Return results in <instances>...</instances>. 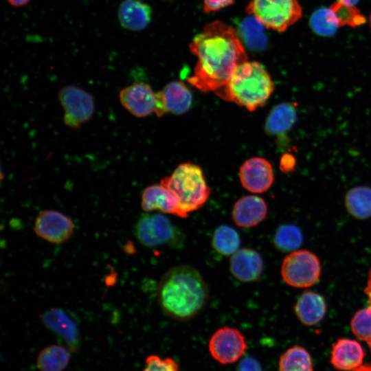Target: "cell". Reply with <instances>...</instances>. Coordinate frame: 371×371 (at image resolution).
<instances>
[{
	"label": "cell",
	"instance_id": "cell-24",
	"mask_svg": "<svg viewBox=\"0 0 371 371\" xmlns=\"http://www.w3.org/2000/svg\"><path fill=\"white\" fill-rule=\"evenodd\" d=\"M265 27L254 16L245 18L240 24L239 32L248 47L254 51L263 50L267 40L264 32Z\"/></svg>",
	"mask_w": 371,
	"mask_h": 371
},
{
	"label": "cell",
	"instance_id": "cell-12",
	"mask_svg": "<svg viewBox=\"0 0 371 371\" xmlns=\"http://www.w3.org/2000/svg\"><path fill=\"white\" fill-rule=\"evenodd\" d=\"M239 177L242 186L254 193L268 190L274 181L271 164L262 157H252L240 166Z\"/></svg>",
	"mask_w": 371,
	"mask_h": 371
},
{
	"label": "cell",
	"instance_id": "cell-14",
	"mask_svg": "<svg viewBox=\"0 0 371 371\" xmlns=\"http://www.w3.org/2000/svg\"><path fill=\"white\" fill-rule=\"evenodd\" d=\"M264 269L260 254L250 248L239 249L231 256L229 269L233 276L243 282L257 280Z\"/></svg>",
	"mask_w": 371,
	"mask_h": 371
},
{
	"label": "cell",
	"instance_id": "cell-33",
	"mask_svg": "<svg viewBox=\"0 0 371 371\" xmlns=\"http://www.w3.org/2000/svg\"><path fill=\"white\" fill-rule=\"evenodd\" d=\"M236 371H262V367L256 359L247 357L240 361Z\"/></svg>",
	"mask_w": 371,
	"mask_h": 371
},
{
	"label": "cell",
	"instance_id": "cell-23",
	"mask_svg": "<svg viewBox=\"0 0 371 371\" xmlns=\"http://www.w3.org/2000/svg\"><path fill=\"white\" fill-rule=\"evenodd\" d=\"M69 359V353L65 347L52 345L40 351L36 363L41 371H63Z\"/></svg>",
	"mask_w": 371,
	"mask_h": 371
},
{
	"label": "cell",
	"instance_id": "cell-16",
	"mask_svg": "<svg viewBox=\"0 0 371 371\" xmlns=\"http://www.w3.org/2000/svg\"><path fill=\"white\" fill-rule=\"evenodd\" d=\"M141 205L147 212L158 210L183 218L176 196L167 188L159 185L146 188L142 194Z\"/></svg>",
	"mask_w": 371,
	"mask_h": 371
},
{
	"label": "cell",
	"instance_id": "cell-15",
	"mask_svg": "<svg viewBox=\"0 0 371 371\" xmlns=\"http://www.w3.org/2000/svg\"><path fill=\"white\" fill-rule=\"evenodd\" d=\"M267 206L264 199L255 195L245 196L234 205L232 216L234 223L243 228L258 225L265 219Z\"/></svg>",
	"mask_w": 371,
	"mask_h": 371
},
{
	"label": "cell",
	"instance_id": "cell-37",
	"mask_svg": "<svg viewBox=\"0 0 371 371\" xmlns=\"http://www.w3.org/2000/svg\"><path fill=\"white\" fill-rule=\"evenodd\" d=\"M352 371H371V365H361Z\"/></svg>",
	"mask_w": 371,
	"mask_h": 371
},
{
	"label": "cell",
	"instance_id": "cell-4",
	"mask_svg": "<svg viewBox=\"0 0 371 371\" xmlns=\"http://www.w3.org/2000/svg\"><path fill=\"white\" fill-rule=\"evenodd\" d=\"M160 184L176 196L183 218L200 209L210 194L201 168L190 162L179 165L170 176L161 180Z\"/></svg>",
	"mask_w": 371,
	"mask_h": 371
},
{
	"label": "cell",
	"instance_id": "cell-9",
	"mask_svg": "<svg viewBox=\"0 0 371 371\" xmlns=\"http://www.w3.org/2000/svg\"><path fill=\"white\" fill-rule=\"evenodd\" d=\"M245 337L238 329L224 326L216 330L210 339L211 356L224 365L238 361L247 349Z\"/></svg>",
	"mask_w": 371,
	"mask_h": 371
},
{
	"label": "cell",
	"instance_id": "cell-39",
	"mask_svg": "<svg viewBox=\"0 0 371 371\" xmlns=\"http://www.w3.org/2000/svg\"><path fill=\"white\" fill-rule=\"evenodd\" d=\"M369 25H370V29H371V14H370V18H369Z\"/></svg>",
	"mask_w": 371,
	"mask_h": 371
},
{
	"label": "cell",
	"instance_id": "cell-27",
	"mask_svg": "<svg viewBox=\"0 0 371 371\" xmlns=\"http://www.w3.org/2000/svg\"><path fill=\"white\" fill-rule=\"evenodd\" d=\"M309 25L314 33L324 37L333 36L340 27L329 7L315 10L311 15Z\"/></svg>",
	"mask_w": 371,
	"mask_h": 371
},
{
	"label": "cell",
	"instance_id": "cell-2",
	"mask_svg": "<svg viewBox=\"0 0 371 371\" xmlns=\"http://www.w3.org/2000/svg\"><path fill=\"white\" fill-rule=\"evenodd\" d=\"M157 298L162 311L178 320L197 315L208 300V287L195 268L186 265L173 267L161 278Z\"/></svg>",
	"mask_w": 371,
	"mask_h": 371
},
{
	"label": "cell",
	"instance_id": "cell-25",
	"mask_svg": "<svg viewBox=\"0 0 371 371\" xmlns=\"http://www.w3.org/2000/svg\"><path fill=\"white\" fill-rule=\"evenodd\" d=\"M309 353L302 347L295 346L287 349L280 357L279 371H313Z\"/></svg>",
	"mask_w": 371,
	"mask_h": 371
},
{
	"label": "cell",
	"instance_id": "cell-26",
	"mask_svg": "<svg viewBox=\"0 0 371 371\" xmlns=\"http://www.w3.org/2000/svg\"><path fill=\"white\" fill-rule=\"evenodd\" d=\"M240 239L236 229L222 225L214 231L212 245L214 250L223 256H232L239 249Z\"/></svg>",
	"mask_w": 371,
	"mask_h": 371
},
{
	"label": "cell",
	"instance_id": "cell-17",
	"mask_svg": "<svg viewBox=\"0 0 371 371\" xmlns=\"http://www.w3.org/2000/svg\"><path fill=\"white\" fill-rule=\"evenodd\" d=\"M44 324L52 331L60 336L71 348H76L79 334L74 319L63 309L52 308L41 315Z\"/></svg>",
	"mask_w": 371,
	"mask_h": 371
},
{
	"label": "cell",
	"instance_id": "cell-5",
	"mask_svg": "<svg viewBox=\"0 0 371 371\" xmlns=\"http://www.w3.org/2000/svg\"><path fill=\"white\" fill-rule=\"evenodd\" d=\"M246 12L257 19L267 29L284 32L302 16L297 0H251Z\"/></svg>",
	"mask_w": 371,
	"mask_h": 371
},
{
	"label": "cell",
	"instance_id": "cell-3",
	"mask_svg": "<svg viewBox=\"0 0 371 371\" xmlns=\"http://www.w3.org/2000/svg\"><path fill=\"white\" fill-rule=\"evenodd\" d=\"M274 88L265 68L258 62L247 60L238 66L225 85L214 92L221 99L253 111L266 104Z\"/></svg>",
	"mask_w": 371,
	"mask_h": 371
},
{
	"label": "cell",
	"instance_id": "cell-35",
	"mask_svg": "<svg viewBox=\"0 0 371 371\" xmlns=\"http://www.w3.org/2000/svg\"><path fill=\"white\" fill-rule=\"evenodd\" d=\"M364 291L368 297L369 306L371 308V269L368 272L367 285Z\"/></svg>",
	"mask_w": 371,
	"mask_h": 371
},
{
	"label": "cell",
	"instance_id": "cell-31",
	"mask_svg": "<svg viewBox=\"0 0 371 371\" xmlns=\"http://www.w3.org/2000/svg\"><path fill=\"white\" fill-rule=\"evenodd\" d=\"M146 366L143 371H179L177 361L170 357L161 358L152 355L146 359Z\"/></svg>",
	"mask_w": 371,
	"mask_h": 371
},
{
	"label": "cell",
	"instance_id": "cell-21",
	"mask_svg": "<svg viewBox=\"0 0 371 371\" xmlns=\"http://www.w3.org/2000/svg\"><path fill=\"white\" fill-rule=\"evenodd\" d=\"M295 311L302 323L306 326H313L324 318L326 305L322 295L308 291L298 298Z\"/></svg>",
	"mask_w": 371,
	"mask_h": 371
},
{
	"label": "cell",
	"instance_id": "cell-34",
	"mask_svg": "<svg viewBox=\"0 0 371 371\" xmlns=\"http://www.w3.org/2000/svg\"><path fill=\"white\" fill-rule=\"evenodd\" d=\"M296 166L295 157L290 154L285 153L281 158L280 161V169L284 173H291L295 170Z\"/></svg>",
	"mask_w": 371,
	"mask_h": 371
},
{
	"label": "cell",
	"instance_id": "cell-13",
	"mask_svg": "<svg viewBox=\"0 0 371 371\" xmlns=\"http://www.w3.org/2000/svg\"><path fill=\"white\" fill-rule=\"evenodd\" d=\"M121 104L137 117L148 116L155 112V93L146 83H135L121 90L119 94Z\"/></svg>",
	"mask_w": 371,
	"mask_h": 371
},
{
	"label": "cell",
	"instance_id": "cell-1",
	"mask_svg": "<svg viewBox=\"0 0 371 371\" xmlns=\"http://www.w3.org/2000/svg\"><path fill=\"white\" fill-rule=\"evenodd\" d=\"M189 47L197 62L188 81L203 92L221 88L238 66L247 60L236 30L221 21L205 25Z\"/></svg>",
	"mask_w": 371,
	"mask_h": 371
},
{
	"label": "cell",
	"instance_id": "cell-30",
	"mask_svg": "<svg viewBox=\"0 0 371 371\" xmlns=\"http://www.w3.org/2000/svg\"><path fill=\"white\" fill-rule=\"evenodd\" d=\"M350 327L353 334L359 339L368 343L371 341V308L358 311L352 317Z\"/></svg>",
	"mask_w": 371,
	"mask_h": 371
},
{
	"label": "cell",
	"instance_id": "cell-7",
	"mask_svg": "<svg viewBox=\"0 0 371 371\" xmlns=\"http://www.w3.org/2000/svg\"><path fill=\"white\" fill-rule=\"evenodd\" d=\"M321 266L317 257L307 250L295 251L283 260L281 275L284 282L293 287L305 288L319 280Z\"/></svg>",
	"mask_w": 371,
	"mask_h": 371
},
{
	"label": "cell",
	"instance_id": "cell-19",
	"mask_svg": "<svg viewBox=\"0 0 371 371\" xmlns=\"http://www.w3.org/2000/svg\"><path fill=\"white\" fill-rule=\"evenodd\" d=\"M118 18L124 28L140 31L150 22L152 10L148 4L139 0H124L118 9Z\"/></svg>",
	"mask_w": 371,
	"mask_h": 371
},
{
	"label": "cell",
	"instance_id": "cell-32",
	"mask_svg": "<svg viewBox=\"0 0 371 371\" xmlns=\"http://www.w3.org/2000/svg\"><path fill=\"white\" fill-rule=\"evenodd\" d=\"M236 0H203V12L210 13L234 4Z\"/></svg>",
	"mask_w": 371,
	"mask_h": 371
},
{
	"label": "cell",
	"instance_id": "cell-20",
	"mask_svg": "<svg viewBox=\"0 0 371 371\" xmlns=\"http://www.w3.org/2000/svg\"><path fill=\"white\" fill-rule=\"evenodd\" d=\"M297 115L295 103L286 102L274 106L267 117L265 132L273 136L285 135L295 124Z\"/></svg>",
	"mask_w": 371,
	"mask_h": 371
},
{
	"label": "cell",
	"instance_id": "cell-10",
	"mask_svg": "<svg viewBox=\"0 0 371 371\" xmlns=\"http://www.w3.org/2000/svg\"><path fill=\"white\" fill-rule=\"evenodd\" d=\"M73 221L57 210H44L38 214L34 225L36 234L53 243L67 240L74 232Z\"/></svg>",
	"mask_w": 371,
	"mask_h": 371
},
{
	"label": "cell",
	"instance_id": "cell-8",
	"mask_svg": "<svg viewBox=\"0 0 371 371\" xmlns=\"http://www.w3.org/2000/svg\"><path fill=\"white\" fill-rule=\"evenodd\" d=\"M58 99L64 110V123L78 128L87 122L95 111L93 95L80 87L69 85L60 89Z\"/></svg>",
	"mask_w": 371,
	"mask_h": 371
},
{
	"label": "cell",
	"instance_id": "cell-18",
	"mask_svg": "<svg viewBox=\"0 0 371 371\" xmlns=\"http://www.w3.org/2000/svg\"><path fill=\"white\" fill-rule=\"evenodd\" d=\"M365 352L361 344L350 339H340L333 345L330 362L337 369L354 370L362 365Z\"/></svg>",
	"mask_w": 371,
	"mask_h": 371
},
{
	"label": "cell",
	"instance_id": "cell-28",
	"mask_svg": "<svg viewBox=\"0 0 371 371\" xmlns=\"http://www.w3.org/2000/svg\"><path fill=\"white\" fill-rule=\"evenodd\" d=\"M341 27L348 25L355 27L366 22L365 16L354 5L335 1L329 6Z\"/></svg>",
	"mask_w": 371,
	"mask_h": 371
},
{
	"label": "cell",
	"instance_id": "cell-36",
	"mask_svg": "<svg viewBox=\"0 0 371 371\" xmlns=\"http://www.w3.org/2000/svg\"><path fill=\"white\" fill-rule=\"evenodd\" d=\"M14 6L19 7L26 5L30 0H8Z\"/></svg>",
	"mask_w": 371,
	"mask_h": 371
},
{
	"label": "cell",
	"instance_id": "cell-29",
	"mask_svg": "<svg viewBox=\"0 0 371 371\" xmlns=\"http://www.w3.org/2000/svg\"><path fill=\"white\" fill-rule=\"evenodd\" d=\"M273 242L276 247L281 251H293L301 245L302 234L295 225H283L276 230Z\"/></svg>",
	"mask_w": 371,
	"mask_h": 371
},
{
	"label": "cell",
	"instance_id": "cell-22",
	"mask_svg": "<svg viewBox=\"0 0 371 371\" xmlns=\"http://www.w3.org/2000/svg\"><path fill=\"white\" fill-rule=\"evenodd\" d=\"M348 212L355 218L366 219L371 216V188L361 186L350 188L345 196Z\"/></svg>",
	"mask_w": 371,
	"mask_h": 371
},
{
	"label": "cell",
	"instance_id": "cell-40",
	"mask_svg": "<svg viewBox=\"0 0 371 371\" xmlns=\"http://www.w3.org/2000/svg\"><path fill=\"white\" fill-rule=\"evenodd\" d=\"M368 344L370 346V348L371 349V341L368 343Z\"/></svg>",
	"mask_w": 371,
	"mask_h": 371
},
{
	"label": "cell",
	"instance_id": "cell-38",
	"mask_svg": "<svg viewBox=\"0 0 371 371\" xmlns=\"http://www.w3.org/2000/svg\"><path fill=\"white\" fill-rule=\"evenodd\" d=\"M337 1L355 5L359 0H336Z\"/></svg>",
	"mask_w": 371,
	"mask_h": 371
},
{
	"label": "cell",
	"instance_id": "cell-6",
	"mask_svg": "<svg viewBox=\"0 0 371 371\" xmlns=\"http://www.w3.org/2000/svg\"><path fill=\"white\" fill-rule=\"evenodd\" d=\"M139 242L148 247L169 245L179 247L183 242L181 232L166 216L160 214H144L135 225Z\"/></svg>",
	"mask_w": 371,
	"mask_h": 371
},
{
	"label": "cell",
	"instance_id": "cell-11",
	"mask_svg": "<svg viewBox=\"0 0 371 371\" xmlns=\"http://www.w3.org/2000/svg\"><path fill=\"white\" fill-rule=\"evenodd\" d=\"M155 113L161 117L167 113L183 114L192 106V95L190 89L182 82L172 81L155 93Z\"/></svg>",
	"mask_w": 371,
	"mask_h": 371
}]
</instances>
